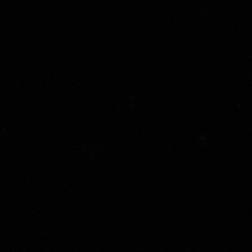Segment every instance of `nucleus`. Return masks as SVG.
Masks as SVG:
<instances>
[]
</instances>
